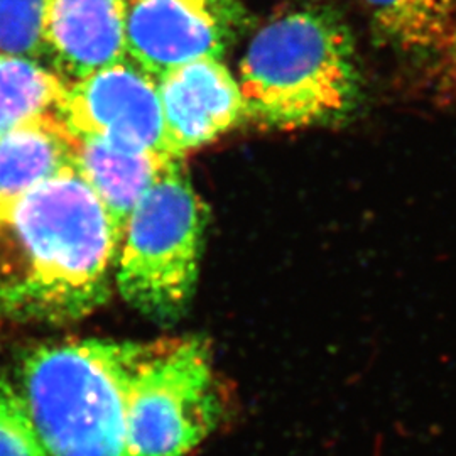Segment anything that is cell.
Returning <instances> with one entry per match:
<instances>
[{"instance_id": "2", "label": "cell", "mask_w": 456, "mask_h": 456, "mask_svg": "<svg viewBox=\"0 0 456 456\" xmlns=\"http://www.w3.org/2000/svg\"><path fill=\"white\" fill-rule=\"evenodd\" d=\"M244 120L294 131L340 122L362 97L355 39L328 5L273 17L256 34L239 68Z\"/></svg>"}, {"instance_id": "16", "label": "cell", "mask_w": 456, "mask_h": 456, "mask_svg": "<svg viewBox=\"0 0 456 456\" xmlns=\"http://www.w3.org/2000/svg\"><path fill=\"white\" fill-rule=\"evenodd\" d=\"M436 86L441 97L456 103V14L450 33L435 54Z\"/></svg>"}, {"instance_id": "5", "label": "cell", "mask_w": 456, "mask_h": 456, "mask_svg": "<svg viewBox=\"0 0 456 456\" xmlns=\"http://www.w3.org/2000/svg\"><path fill=\"white\" fill-rule=\"evenodd\" d=\"M224 409L208 342H152L127 392L129 453L186 456L216 429Z\"/></svg>"}, {"instance_id": "10", "label": "cell", "mask_w": 456, "mask_h": 456, "mask_svg": "<svg viewBox=\"0 0 456 456\" xmlns=\"http://www.w3.org/2000/svg\"><path fill=\"white\" fill-rule=\"evenodd\" d=\"M175 159L180 158L75 134L73 167L88 183L109 215L117 244H120L126 225L141 198Z\"/></svg>"}, {"instance_id": "13", "label": "cell", "mask_w": 456, "mask_h": 456, "mask_svg": "<svg viewBox=\"0 0 456 456\" xmlns=\"http://www.w3.org/2000/svg\"><path fill=\"white\" fill-rule=\"evenodd\" d=\"M68 82L34 60L0 54V135L46 114H58Z\"/></svg>"}, {"instance_id": "1", "label": "cell", "mask_w": 456, "mask_h": 456, "mask_svg": "<svg viewBox=\"0 0 456 456\" xmlns=\"http://www.w3.org/2000/svg\"><path fill=\"white\" fill-rule=\"evenodd\" d=\"M118 244L109 215L75 167L0 212V311L75 322L105 305Z\"/></svg>"}, {"instance_id": "6", "label": "cell", "mask_w": 456, "mask_h": 456, "mask_svg": "<svg viewBox=\"0 0 456 456\" xmlns=\"http://www.w3.org/2000/svg\"><path fill=\"white\" fill-rule=\"evenodd\" d=\"M58 115L73 134L178 158L167 142L158 82L131 60L68 83Z\"/></svg>"}, {"instance_id": "14", "label": "cell", "mask_w": 456, "mask_h": 456, "mask_svg": "<svg viewBox=\"0 0 456 456\" xmlns=\"http://www.w3.org/2000/svg\"><path fill=\"white\" fill-rule=\"evenodd\" d=\"M51 0H0V54L37 61L48 56L46 24Z\"/></svg>"}, {"instance_id": "9", "label": "cell", "mask_w": 456, "mask_h": 456, "mask_svg": "<svg viewBox=\"0 0 456 456\" xmlns=\"http://www.w3.org/2000/svg\"><path fill=\"white\" fill-rule=\"evenodd\" d=\"M46 49L68 83L126 61V0H51Z\"/></svg>"}, {"instance_id": "12", "label": "cell", "mask_w": 456, "mask_h": 456, "mask_svg": "<svg viewBox=\"0 0 456 456\" xmlns=\"http://www.w3.org/2000/svg\"><path fill=\"white\" fill-rule=\"evenodd\" d=\"M377 36L409 54H436L456 14V0H362Z\"/></svg>"}, {"instance_id": "11", "label": "cell", "mask_w": 456, "mask_h": 456, "mask_svg": "<svg viewBox=\"0 0 456 456\" xmlns=\"http://www.w3.org/2000/svg\"><path fill=\"white\" fill-rule=\"evenodd\" d=\"M75 134L46 114L0 135V212L41 183L73 167Z\"/></svg>"}, {"instance_id": "15", "label": "cell", "mask_w": 456, "mask_h": 456, "mask_svg": "<svg viewBox=\"0 0 456 456\" xmlns=\"http://www.w3.org/2000/svg\"><path fill=\"white\" fill-rule=\"evenodd\" d=\"M0 456H48L20 387L5 377H0Z\"/></svg>"}, {"instance_id": "7", "label": "cell", "mask_w": 456, "mask_h": 456, "mask_svg": "<svg viewBox=\"0 0 456 456\" xmlns=\"http://www.w3.org/2000/svg\"><path fill=\"white\" fill-rule=\"evenodd\" d=\"M237 0H126L127 60L156 82L200 60H222Z\"/></svg>"}, {"instance_id": "3", "label": "cell", "mask_w": 456, "mask_h": 456, "mask_svg": "<svg viewBox=\"0 0 456 456\" xmlns=\"http://www.w3.org/2000/svg\"><path fill=\"white\" fill-rule=\"evenodd\" d=\"M151 346L85 338L24 359L20 392L48 456H131L127 392Z\"/></svg>"}, {"instance_id": "4", "label": "cell", "mask_w": 456, "mask_h": 456, "mask_svg": "<svg viewBox=\"0 0 456 456\" xmlns=\"http://www.w3.org/2000/svg\"><path fill=\"white\" fill-rule=\"evenodd\" d=\"M207 220L184 158L171 161L134 208L118 244L114 281L124 301L156 322L178 320L195 294Z\"/></svg>"}, {"instance_id": "8", "label": "cell", "mask_w": 456, "mask_h": 456, "mask_svg": "<svg viewBox=\"0 0 456 456\" xmlns=\"http://www.w3.org/2000/svg\"><path fill=\"white\" fill-rule=\"evenodd\" d=\"M167 142L175 156L207 146L244 120L239 82L222 60H200L158 80Z\"/></svg>"}]
</instances>
